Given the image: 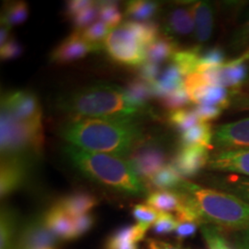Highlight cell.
I'll return each mask as SVG.
<instances>
[{
  "mask_svg": "<svg viewBox=\"0 0 249 249\" xmlns=\"http://www.w3.org/2000/svg\"><path fill=\"white\" fill-rule=\"evenodd\" d=\"M68 143L84 151L129 156L142 140V128L137 120L70 117L58 128Z\"/></svg>",
  "mask_w": 249,
  "mask_h": 249,
  "instance_id": "obj_1",
  "label": "cell"
},
{
  "mask_svg": "<svg viewBox=\"0 0 249 249\" xmlns=\"http://www.w3.org/2000/svg\"><path fill=\"white\" fill-rule=\"evenodd\" d=\"M55 107L70 117L137 120L144 108L136 107L124 89L97 82L64 93L55 100Z\"/></svg>",
  "mask_w": 249,
  "mask_h": 249,
  "instance_id": "obj_2",
  "label": "cell"
},
{
  "mask_svg": "<svg viewBox=\"0 0 249 249\" xmlns=\"http://www.w3.org/2000/svg\"><path fill=\"white\" fill-rule=\"evenodd\" d=\"M63 151L74 168L103 187L129 196H142L147 193V187L129 161L111 154L84 151L68 143Z\"/></svg>",
  "mask_w": 249,
  "mask_h": 249,
  "instance_id": "obj_3",
  "label": "cell"
},
{
  "mask_svg": "<svg viewBox=\"0 0 249 249\" xmlns=\"http://www.w3.org/2000/svg\"><path fill=\"white\" fill-rule=\"evenodd\" d=\"M196 206L205 224L236 231L249 230V204L227 191L200 187L185 180L178 190Z\"/></svg>",
  "mask_w": 249,
  "mask_h": 249,
  "instance_id": "obj_4",
  "label": "cell"
},
{
  "mask_svg": "<svg viewBox=\"0 0 249 249\" xmlns=\"http://www.w3.org/2000/svg\"><path fill=\"white\" fill-rule=\"evenodd\" d=\"M2 157H24L32 151L40 153L44 144L42 124L22 122L1 111Z\"/></svg>",
  "mask_w": 249,
  "mask_h": 249,
  "instance_id": "obj_5",
  "label": "cell"
},
{
  "mask_svg": "<svg viewBox=\"0 0 249 249\" xmlns=\"http://www.w3.org/2000/svg\"><path fill=\"white\" fill-rule=\"evenodd\" d=\"M104 46L108 55L118 64L141 67L147 61L145 45L125 22L110 31Z\"/></svg>",
  "mask_w": 249,
  "mask_h": 249,
  "instance_id": "obj_6",
  "label": "cell"
},
{
  "mask_svg": "<svg viewBox=\"0 0 249 249\" xmlns=\"http://www.w3.org/2000/svg\"><path fill=\"white\" fill-rule=\"evenodd\" d=\"M163 150L153 142L142 140L129 154V163L142 182L148 181L166 164Z\"/></svg>",
  "mask_w": 249,
  "mask_h": 249,
  "instance_id": "obj_7",
  "label": "cell"
},
{
  "mask_svg": "<svg viewBox=\"0 0 249 249\" xmlns=\"http://www.w3.org/2000/svg\"><path fill=\"white\" fill-rule=\"evenodd\" d=\"M1 111L22 122L42 124V109L33 91L15 90L6 93L1 101Z\"/></svg>",
  "mask_w": 249,
  "mask_h": 249,
  "instance_id": "obj_8",
  "label": "cell"
},
{
  "mask_svg": "<svg viewBox=\"0 0 249 249\" xmlns=\"http://www.w3.org/2000/svg\"><path fill=\"white\" fill-rule=\"evenodd\" d=\"M58 240L45 224L44 216H35L18 228L15 249H54Z\"/></svg>",
  "mask_w": 249,
  "mask_h": 249,
  "instance_id": "obj_9",
  "label": "cell"
},
{
  "mask_svg": "<svg viewBox=\"0 0 249 249\" xmlns=\"http://www.w3.org/2000/svg\"><path fill=\"white\" fill-rule=\"evenodd\" d=\"M213 142L221 151L249 148V118L220 125Z\"/></svg>",
  "mask_w": 249,
  "mask_h": 249,
  "instance_id": "obj_10",
  "label": "cell"
},
{
  "mask_svg": "<svg viewBox=\"0 0 249 249\" xmlns=\"http://www.w3.org/2000/svg\"><path fill=\"white\" fill-rule=\"evenodd\" d=\"M100 48L101 45L87 42L81 36L80 32H75L53 49L50 60L54 64H68L80 59L91 52H95Z\"/></svg>",
  "mask_w": 249,
  "mask_h": 249,
  "instance_id": "obj_11",
  "label": "cell"
},
{
  "mask_svg": "<svg viewBox=\"0 0 249 249\" xmlns=\"http://www.w3.org/2000/svg\"><path fill=\"white\" fill-rule=\"evenodd\" d=\"M28 164L24 157H2L0 195L6 197L17 191L26 182Z\"/></svg>",
  "mask_w": 249,
  "mask_h": 249,
  "instance_id": "obj_12",
  "label": "cell"
},
{
  "mask_svg": "<svg viewBox=\"0 0 249 249\" xmlns=\"http://www.w3.org/2000/svg\"><path fill=\"white\" fill-rule=\"evenodd\" d=\"M209 150L203 146L182 147L171 163L182 178L195 177L208 165L211 158Z\"/></svg>",
  "mask_w": 249,
  "mask_h": 249,
  "instance_id": "obj_13",
  "label": "cell"
},
{
  "mask_svg": "<svg viewBox=\"0 0 249 249\" xmlns=\"http://www.w3.org/2000/svg\"><path fill=\"white\" fill-rule=\"evenodd\" d=\"M207 166L217 172L238 174L249 178V148L221 151L210 158Z\"/></svg>",
  "mask_w": 249,
  "mask_h": 249,
  "instance_id": "obj_14",
  "label": "cell"
},
{
  "mask_svg": "<svg viewBox=\"0 0 249 249\" xmlns=\"http://www.w3.org/2000/svg\"><path fill=\"white\" fill-rule=\"evenodd\" d=\"M151 226L137 223L116 229L108 238L106 249H138L137 243L144 239Z\"/></svg>",
  "mask_w": 249,
  "mask_h": 249,
  "instance_id": "obj_15",
  "label": "cell"
},
{
  "mask_svg": "<svg viewBox=\"0 0 249 249\" xmlns=\"http://www.w3.org/2000/svg\"><path fill=\"white\" fill-rule=\"evenodd\" d=\"M45 224L53 234L63 241L74 240V222L71 216L54 204L44 215Z\"/></svg>",
  "mask_w": 249,
  "mask_h": 249,
  "instance_id": "obj_16",
  "label": "cell"
},
{
  "mask_svg": "<svg viewBox=\"0 0 249 249\" xmlns=\"http://www.w3.org/2000/svg\"><path fill=\"white\" fill-rule=\"evenodd\" d=\"M71 217H78L89 213L95 206L98 205L97 197L88 191L77 190L62 196L55 203Z\"/></svg>",
  "mask_w": 249,
  "mask_h": 249,
  "instance_id": "obj_17",
  "label": "cell"
},
{
  "mask_svg": "<svg viewBox=\"0 0 249 249\" xmlns=\"http://www.w3.org/2000/svg\"><path fill=\"white\" fill-rule=\"evenodd\" d=\"M195 22V32L198 42H207L213 30V10L207 2H196L190 9Z\"/></svg>",
  "mask_w": 249,
  "mask_h": 249,
  "instance_id": "obj_18",
  "label": "cell"
},
{
  "mask_svg": "<svg viewBox=\"0 0 249 249\" xmlns=\"http://www.w3.org/2000/svg\"><path fill=\"white\" fill-rule=\"evenodd\" d=\"M185 180V178H182L178 174V171L172 165V163H169L144 184L147 188H153L155 190L178 191Z\"/></svg>",
  "mask_w": 249,
  "mask_h": 249,
  "instance_id": "obj_19",
  "label": "cell"
},
{
  "mask_svg": "<svg viewBox=\"0 0 249 249\" xmlns=\"http://www.w3.org/2000/svg\"><path fill=\"white\" fill-rule=\"evenodd\" d=\"M147 204L160 213L178 212L183 203V195L179 191L154 190L147 197Z\"/></svg>",
  "mask_w": 249,
  "mask_h": 249,
  "instance_id": "obj_20",
  "label": "cell"
},
{
  "mask_svg": "<svg viewBox=\"0 0 249 249\" xmlns=\"http://www.w3.org/2000/svg\"><path fill=\"white\" fill-rule=\"evenodd\" d=\"M151 85L153 96L161 99L175 89L183 86L184 80L178 68L175 65H170L160 78Z\"/></svg>",
  "mask_w": 249,
  "mask_h": 249,
  "instance_id": "obj_21",
  "label": "cell"
},
{
  "mask_svg": "<svg viewBox=\"0 0 249 249\" xmlns=\"http://www.w3.org/2000/svg\"><path fill=\"white\" fill-rule=\"evenodd\" d=\"M18 230V219L16 214L11 212V210H2L0 221V249H15Z\"/></svg>",
  "mask_w": 249,
  "mask_h": 249,
  "instance_id": "obj_22",
  "label": "cell"
},
{
  "mask_svg": "<svg viewBox=\"0 0 249 249\" xmlns=\"http://www.w3.org/2000/svg\"><path fill=\"white\" fill-rule=\"evenodd\" d=\"M213 140V132L208 123H199L181 135L182 147L203 146L211 149Z\"/></svg>",
  "mask_w": 249,
  "mask_h": 249,
  "instance_id": "obj_23",
  "label": "cell"
},
{
  "mask_svg": "<svg viewBox=\"0 0 249 249\" xmlns=\"http://www.w3.org/2000/svg\"><path fill=\"white\" fill-rule=\"evenodd\" d=\"M124 90L127 99L136 107L141 108H145L147 102L154 97L151 84L141 78L129 80Z\"/></svg>",
  "mask_w": 249,
  "mask_h": 249,
  "instance_id": "obj_24",
  "label": "cell"
},
{
  "mask_svg": "<svg viewBox=\"0 0 249 249\" xmlns=\"http://www.w3.org/2000/svg\"><path fill=\"white\" fill-rule=\"evenodd\" d=\"M170 30L178 36L190 35L195 29V22L190 10L184 8L174 9L168 17Z\"/></svg>",
  "mask_w": 249,
  "mask_h": 249,
  "instance_id": "obj_25",
  "label": "cell"
},
{
  "mask_svg": "<svg viewBox=\"0 0 249 249\" xmlns=\"http://www.w3.org/2000/svg\"><path fill=\"white\" fill-rule=\"evenodd\" d=\"M174 65L178 69L182 76H188L189 74L196 73L200 54L198 49L190 48L186 50L177 51L172 56Z\"/></svg>",
  "mask_w": 249,
  "mask_h": 249,
  "instance_id": "obj_26",
  "label": "cell"
},
{
  "mask_svg": "<svg viewBox=\"0 0 249 249\" xmlns=\"http://www.w3.org/2000/svg\"><path fill=\"white\" fill-rule=\"evenodd\" d=\"M176 45L165 37H159L146 48L147 61L160 64L176 53Z\"/></svg>",
  "mask_w": 249,
  "mask_h": 249,
  "instance_id": "obj_27",
  "label": "cell"
},
{
  "mask_svg": "<svg viewBox=\"0 0 249 249\" xmlns=\"http://www.w3.org/2000/svg\"><path fill=\"white\" fill-rule=\"evenodd\" d=\"M28 13V5L24 1H16L5 5L1 17L2 26L10 28L21 24L26 20Z\"/></svg>",
  "mask_w": 249,
  "mask_h": 249,
  "instance_id": "obj_28",
  "label": "cell"
},
{
  "mask_svg": "<svg viewBox=\"0 0 249 249\" xmlns=\"http://www.w3.org/2000/svg\"><path fill=\"white\" fill-rule=\"evenodd\" d=\"M159 8V5L151 1H130L126 5L125 15L135 21H146L152 18Z\"/></svg>",
  "mask_w": 249,
  "mask_h": 249,
  "instance_id": "obj_29",
  "label": "cell"
},
{
  "mask_svg": "<svg viewBox=\"0 0 249 249\" xmlns=\"http://www.w3.org/2000/svg\"><path fill=\"white\" fill-rule=\"evenodd\" d=\"M125 23L140 38L146 48L159 38V25L153 21L129 20Z\"/></svg>",
  "mask_w": 249,
  "mask_h": 249,
  "instance_id": "obj_30",
  "label": "cell"
},
{
  "mask_svg": "<svg viewBox=\"0 0 249 249\" xmlns=\"http://www.w3.org/2000/svg\"><path fill=\"white\" fill-rule=\"evenodd\" d=\"M247 73L248 70L244 63H226L222 66V85L223 87L240 85L246 79Z\"/></svg>",
  "mask_w": 249,
  "mask_h": 249,
  "instance_id": "obj_31",
  "label": "cell"
},
{
  "mask_svg": "<svg viewBox=\"0 0 249 249\" xmlns=\"http://www.w3.org/2000/svg\"><path fill=\"white\" fill-rule=\"evenodd\" d=\"M98 17L101 21L106 23L110 29H115L119 26L123 15L118 5L114 1H101L97 3Z\"/></svg>",
  "mask_w": 249,
  "mask_h": 249,
  "instance_id": "obj_32",
  "label": "cell"
},
{
  "mask_svg": "<svg viewBox=\"0 0 249 249\" xmlns=\"http://www.w3.org/2000/svg\"><path fill=\"white\" fill-rule=\"evenodd\" d=\"M168 119L171 124L177 129L183 132L196 125L198 119L193 110L189 111L186 109H178L170 112Z\"/></svg>",
  "mask_w": 249,
  "mask_h": 249,
  "instance_id": "obj_33",
  "label": "cell"
},
{
  "mask_svg": "<svg viewBox=\"0 0 249 249\" xmlns=\"http://www.w3.org/2000/svg\"><path fill=\"white\" fill-rule=\"evenodd\" d=\"M201 232L205 242L210 249H233L224 238L220 228L213 224L201 225Z\"/></svg>",
  "mask_w": 249,
  "mask_h": 249,
  "instance_id": "obj_34",
  "label": "cell"
},
{
  "mask_svg": "<svg viewBox=\"0 0 249 249\" xmlns=\"http://www.w3.org/2000/svg\"><path fill=\"white\" fill-rule=\"evenodd\" d=\"M199 105L224 108L227 105V90L223 86H208L205 89Z\"/></svg>",
  "mask_w": 249,
  "mask_h": 249,
  "instance_id": "obj_35",
  "label": "cell"
},
{
  "mask_svg": "<svg viewBox=\"0 0 249 249\" xmlns=\"http://www.w3.org/2000/svg\"><path fill=\"white\" fill-rule=\"evenodd\" d=\"M224 53L220 48H212L200 55L196 73H203L210 69L222 67L224 64Z\"/></svg>",
  "mask_w": 249,
  "mask_h": 249,
  "instance_id": "obj_36",
  "label": "cell"
},
{
  "mask_svg": "<svg viewBox=\"0 0 249 249\" xmlns=\"http://www.w3.org/2000/svg\"><path fill=\"white\" fill-rule=\"evenodd\" d=\"M98 17V8L97 4L93 2L89 7L81 10L76 16L71 18L72 25L77 30V32H81L86 28L94 23V20Z\"/></svg>",
  "mask_w": 249,
  "mask_h": 249,
  "instance_id": "obj_37",
  "label": "cell"
},
{
  "mask_svg": "<svg viewBox=\"0 0 249 249\" xmlns=\"http://www.w3.org/2000/svg\"><path fill=\"white\" fill-rule=\"evenodd\" d=\"M160 101L163 107L174 111L187 106L190 99L187 94L185 85H183L178 89L170 92L167 95H165L163 98L160 99Z\"/></svg>",
  "mask_w": 249,
  "mask_h": 249,
  "instance_id": "obj_38",
  "label": "cell"
},
{
  "mask_svg": "<svg viewBox=\"0 0 249 249\" xmlns=\"http://www.w3.org/2000/svg\"><path fill=\"white\" fill-rule=\"evenodd\" d=\"M110 33V28L103 21H95L93 24L81 31V36L89 43L100 45L102 40L105 41L108 34Z\"/></svg>",
  "mask_w": 249,
  "mask_h": 249,
  "instance_id": "obj_39",
  "label": "cell"
},
{
  "mask_svg": "<svg viewBox=\"0 0 249 249\" xmlns=\"http://www.w3.org/2000/svg\"><path fill=\"white\" fill-rule=\"evenodd\" d=\"M226 191L249 204V178H231L226 180Z\"/></svg>",
  "mask_w": 249,
  "mask_h": 249,
  "instance_id": "obj_40",
  "label": "cell"
},
{
  "mask_svg": "<svg viewBox=\"0 0 249 249\" xmlns=\"http://www.w3.org/2000/svg\"><path fill=\"white\" fill-rule=\"evenodd\" d=\"M178 225V221L176 216L168 213H160L156 222L152 225V231L155 234L163 235L169 234L176 231Z\"/></svg>",
  "mask_w": 249,
  "mask_h": 249,
  "instance_id": "obj_41",
  "label": "cell"
},
{
  "mask_svg": "<svg viewBox=\"0 0 249 249\" xmlns=\"http://www.w3.org/2000/svg\"><path fill=\"white\" fill-rule=\"evenodd\" d=\"M160 215V212L148 204H137L132 210V216L139 223L152 226Z\"/></svg>",
  "mask_w": 249,
  "mask_h": 249,
  "instance_id": "obj_42",
  "label": "cell"
},
{
  "mask_svg": "<svg viewBox=\"0 0 249 249\" xmlns=\"http://www.w3.org/2000/svg\"><path fill=\"white\" fill-rule=\"evenodd\" d=\"M74 222V239L80 238L93 227L95 218L92 214L86 213L75 217Z\"/></svg>",
  "mask_w": 249,
  "mask_h": 249,
  "instance_id": "obj_43",
  "label": "cell"
},
{
  "mask_svg": "<svg viewBox=\"0 0 249 249\" xmlns=\"http://www.w3.org/2000/svg\"><path fill=\"white\" fill-rule=\"evenodd\" d=\"M193 111L197 116L199 123H208L209 121L214 120L220 116L222 113V108L214 106L198 105L193 109Z\"/></svg>",
  "mask_w": 249,
  "mask_h": 249,
  "instance_id": "obj_44",
  "label": "cell"
},
{
  "mask_svg": "<svg viewBox=\"0 0 249 249\" xmlns=\"http://www.w3.org/2000/svg\"><path fill=\"white\" fill-rule=\"evenodd\" d=\"M23 52L22 45L16 39L9 38V41L1 46L0 55L2 60H12L18 58Z\"/></svg>",
  "mask_w": 249,
  "mask_h": 249,
  "instance_id": "obj_45",
  "label": "cell"
},
{
  "mask_svg": "<svg viewBox=\"0 0 249 249\" xmlns=\"http://www.w3.org/2000/svg\"><path fill=\"white\" fill-rule=\"evenodd\" d=\"M159 73H160L159 64L146 61L140 67L139 78L145 80L150 84H152L157 80Z\"/></svg>",
  "mask_w": 249,
  "mask_h": 249,
  "instance_id": "obj_46",
  "label": "cell"
},
{
  "mask_svg": "<svg viewBox=\"0 0 249 249\" xmlns=\"http://www.w3.org/2000/svg\"><path fill=\"white\" fill-rule=\"evenodd\" d=\"M198 226H200V225L196 223H192V222L178 223V227L175 231L176 236L178 240H184L188 237H191L196 233Z\"/></svg>",
  "mask_w": 249,
  "mask_h": 249,
  "instance_id": "obj_47",
  "label": "cell"
},
{
  "mask_svg": "<svg viewBox=\"0 0 249 249\" xmlns=\"http://www.w3.org/2000/svg\"><path fill=\"white\" fill-rule=\"evenodd\" d=\"M91 4H93V2L89 0H71L69 1L66 5L64 13L68 18L71 19L74 16L80 13L81 10L88 8Z\"/></svg>",
  "mask_w": 249,
  "mask_h": 249,
  "instance_id": "obj_48",
  "label": "cell"
},
{
  "mask_svg": "<svg viewBox=\"0 0 249 249\" xmlns=\"http://www.w3.org/2000/svg\"><path fill=\"white\" fill-rule=\"evenodd\" d=\"M232 45L240 47L249 43V18L245 22V24L235 33L232 38Z\"/></svg>",
  "mask_w": 249,
  "mask_h": 249,
  "instance_id": "obj_49",
  "label": "cell"
},
{
  "mask_svg": "<svg viewBox=\"0 0 249 249\" xmlns=\"http://www.w3.org/2000/svg\"><path fill=\"white\" fill-rule=\"evenodd\" d=\"M234 247L235 249H249V230L235 232Z\"/></svg>",
  "mask_w": 249,
  "mask_h": 249,
  "instance_id": "obj_50",
  "label": "cell"
},
{
  "mask_svg": "<svg viewBox=\"0 0 249 249\" xmlns=\"http://www.w3.org/2000/svg\"><path fill=\"white\" fill-rule=\"evenodd\" d=\"M147 248L148 249H183L169 243H165V242L156 240V239H148Z\"/></svg>",
  "mask_w": 249,
  "mask_h": 249,
  "instance_id": "obj_51",
  "label": "cell"
},
{
  "mask_svg": "<svg viewBox=\"0 0 249 249\" xmlns=\"http://www.w3.org/2000/svg\"><path fill=\"white\" fill-rule=\"evenodd\" d=\"M0 44L1 46L5 45L9 41V28L6 26L1 27V32H0Z\"/></svg>",
  "mask_w": 249,
  "mask_h": 249,
  "instance_id": "obj_52",
  "label": "cell"
},
{
  "mask_svg": "<svg viewBox=\"0 0 249 249\" xmlns=\"http://www.w3.org/2000/svg\"><path fill=\"white\" fill-rule=\"evenodd\" d=\"M249 50L247 52V53H244L242 56L238 57V58H236V59H234V60H232V61L235 63H245V61H247V60H249Z\"/></svg>",
  "mask_w": 249,
  "mask_h": 249,
  "instance_id": "obj_53",
  "label": "cell"
},
{
  "mask_svg": "<svg viewBox=\"0 0 249 249\" xmlns=\"http://www.w3.org/2000/svg\"></svg>",
  "mask_w": 249,
  "mask_h": 249,
  "instance_id": "obj_54",
  "label": "cell"
}]
</instances>
